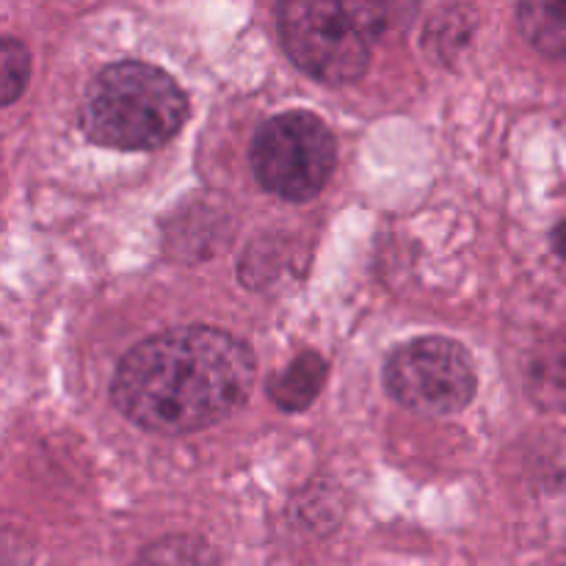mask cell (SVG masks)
Instances as JSON below:
<instances>
[{"label":"cell","mask_w":566,"mask_h":566,"mask_svg":"<svg viewBox=\"0 0 566 566\" xmlns=\"http://www.w3.org/2000/svg\"><path fill=\"white\" fill-rule=\"evenodd\" d=\"M252 348L216 326H180L136 343L116 365L111 401L138 429L193 434L235 415L252 396Z\"/></svg>","instance_id":"6da1fadb"},{"label":"cell","mask_w":566,"mask_h":566,"mask_svg":"<svg viewBox=\"0 0 566 566\" xmlns=\"http://www.w3.org/2000/svg\"><path fill=\"white\" fill-rule=\"evenodd\" d=\"M188 97L180 83L147 61H116L94 75L83 94L81 127L97 147L144 153L182 130Z\"/></svg>","instance_id":"7a4b0ae2"},{"label":"cell","mask_w":566,"mask_h":566,"mask_svg":"<svg viewBox=\"0 0 566 566\" xmlns=\"http://www.w3.org/2000/svg\"><path fill=\"white\" fill-rule=\"evenodd\" d=\"M287 59L326 86H348L368 72L376 39L387 33L381 3L291 0L276 6Z\"/></svg>","instance_id":"3957f363"},{"label":"cell","mask_w":566,"mask_h":566,"mask_svg":"<svg viewBox=\"0 0 566 566\" xmlns=\"http://www.w3.org/2000/svg\"><path fill=\"white\" fill-rule=\"evenodd\" d=\"M337 142L321 116L285 111L271 116L252 142V171L260 186L285 202H310L329 182Z\"/></svg>","instance_id":"277c9868"},{"label":"cell","mask_w":566,"mask_h":566,"mask_svg":"<svg viewBox=\"0 0 566 566\" xmlns=\"http://www.w3.org/2000/svg\"><path fill=\"white\" fill-rule=\"evenodd\" d=\"M385 387L396 403L426 418L470 407L479 390L473 357L451 337H415L387 357Z\"/></svg>","instance_id":"5b68a950"},{"label":"cell","mask_w":566,"mask_h":566,"mask_svg":"<svg viewBox=\"0 0 566 566\" xmlns=\"http://www.w3.org/2000/svg\"><path fill=\"white\" fill-rule=\"evenodd\" d=\"M329 365L318 352H304L287 368L276 370L269 379V398L285 412H302L324 390Z\"/></svg>","instance_id":"8992f818"},{"label":"cell","mask_w":566,"mask_h":566,"mask_svg":"<svg viewBox=\"0 0 566 566\" xmlns=\"http://www.w3.org/2000/svg\"><path fill=\"white\" fill-rule=\"evenodd\" d=\"M517 22L531 48L553 61H566V3L525 0L517 6Z\"/></svg>","instance_id":"52a82bcc"},{"label":"cell","mask_w":566,"mask_h":566,"mask_svg":"<svg viewBox=\"0 0 566 566\" xmlns=\"http://www.w3.org/2000/svg\"><path fill=\"white\" fill-rule=\"evenodd\" d=\"M136 566H221L216 553L191 536H169L142 553Z\"/></svg>","instance_id":"ba28073f"},{"label":"cell","mask_w":566,"mask_h":566,"mask_svg":"<svg viewBox=\"0 0 566 566\" xmlns=\"http://www.w3.org/2000/svg\"><path fill=\"white\" fill-rule=\"evenodd\" d=\"M28 77H31V53L20 39L3 36L0 42V105L3 108L22 97Z\"/></svg>","instance_id":"9c48e42d"},{"label":"cell","mask_w":566,"mask_h":566,"mask_svg":"<svg viewBox=\"0 0 566 566\" xmlns=\"http://www.w3.org/2000/svg\"><path fill=\"white\" fill-rule=\"evenodd\" d=\"M553 249L558 252V258L566 260V219L556 227V232H553Z\"/></svg>","instance_id":"30bf717a"}]
</instances>
